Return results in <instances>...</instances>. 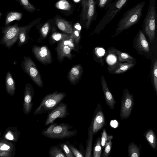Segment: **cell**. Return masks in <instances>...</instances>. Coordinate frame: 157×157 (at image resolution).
<instances>
[{
  "instance_id": "cell-1",
  "label": "cell",
  "mask_w": 157,
  "mask_h": 157,
  "mask_svg": "<svg viewBox=\"0 0 157 157\" xmlns=\"http://www.w3.org/2000/svg\"><path fill=\"white\" fill-rule=\"evenodd\" d=\"M41 133L49 139L62 140L76 135L77 131L67 123L58 124L54 122L44 128Z\"/></svg>"
},
{
  "instance_id": "cell-2",
  "label": "cell",
  "mask_w": 157,
  "mask_h": 157,
  "mask_svg": "<svg viewBox=\"0 0 157 157\" xmlns=\"http://www.w3.org/2000/svg\"><path fill=\"white\" fill-rule=\"evenodd\" d=\"M145 4L144 2H139L124 13L117 25L115 34L113 36L128 29L139 21L142 15Z\"/></svg>"
},
{
  "instance_id": "cell-3",
  "label": "cell",
  "mask_w": 157,
  "mask_h": 157,
  "mask_svg": "<svg viewBox=\"0 0 157 157\" xmlns=\"http://www.w3.org/2000/svg\"><path fill=\"white\" fill-rule=\"evenodd\" d=\"M157 18L156 0H150L143 24V31L148 36L150 43L153 41L155 37Z\"/></svg>"
},
{
  "instance_id": "cell-4",
  "label": "cell",
  "mask_w": 157,
  "mask_h": 157,
  "mask_svg": "<svg viewBox=\"0 0 157 157\" xmlns=\"http://www.w3.org/2000/svg\"><path fill=\"white\" fill-rule=\"evenodd\" d=\"M66 96L65 93L57 91L46 95L35 110L34 114L49 113L62 101Z\"/></svg>"
},
{
  "instance_id": "cell-5",
  "label": "cell",
  "mask_w": 157,
  "mask_h": 157,
  "mask_svg": "<svg viewBox=\"0 0 157 157\" xmlns=\"http://www.w3.org/2000/svg\"><path fill=\"white\" fill-rule=\"evenodd\" d=\"M128 0H116L112 2L106 13L96 27L93 33L95 34L99 33L126 5Z\"/></svg>"
},
{
  "instance_id": "cell-6",
  "label": "cell",
  "mask_w": 157,
  "mask_h": 157,
  "mask_svg": "<svg viewBox=\"0 0 157 157\" xmlns=\"http://www.w3.org/2000/svg\"><path fill=\"white\" fill-rule=\"evenodd\" d=\"M82 10L81 20L85 24L87 30L89 29L92 23L97 17L96 0H81Z\"/></svg>"
},
{
  "instance_id": "cell-7",
  "label": "cell",
  "mask_w": 157,
  "mask_h": 157,
  "mask_svg": "<svg viewBox=\"0 0 157 157\" xmlns=\"http://www.w3.org/2000/svg\"><path fill=\"white\" fill-rule=\"evenodd\" d=\"M21 28V26L19 27L18 23L1 27L3 36L0 40V44L4 45L8 49L11 48L17 42Z\"/></svg>"
},
{
  "instance_id": "cell-8",
  "label": "cell",
  "mask_w": 157,
  "mask_h": 157,
  "mask_svg": "<svg viewBox=\"0 0 157 157\" xmlns=\"http://www.w3.org/2000/svg\"><path fill=\"white\" fill-rule=\"evenodd\" d=\"M21 67L24 72L28 75L37 86L43 87V83L39 72L35 63L29 56L24 57Z\"/></svg>"
},
{
  "instance_id": "cell-9",
  "label": "cell",
  "mask_w": 157,
  "mask_h": 157,
  "mask_svg": "<svg viewBox=\"0 0 157 157\" xmlns=\"http://www.w3.org/2000/svg\"><path fill=\"white\" fill-rule=\"evenodd\" d=\"M133 104V95L130 93L127 89H125L123 93L120 108V117L121 120L127 119L130 117Z\"/></svg>"
},
{
  "instance_id": "cell-10",
  "label": "cell",
  "mask_w": 157,
  "mask_h": 157,
  "mask_svg": "<svg viewBox=\"0 0 157 157\" xmlns=\"http://www.w3.org/2000/svg\"><path fill=\"white\" fill-rule=\"evenodd\" d=\"M69 114L67 104L61 102L55 108L48 113L45 122V125L47 126L53 123L56 119L65 118Z\"/></svg>"
},
{
  "instance_id": "cell-11",
  "label": "cell",
  "mask_w": 157,
  "mask_h": 157,
  "mask_svg": "<svg viewBox=\"0 0 157 157\" xmlns=\"http://www.w3.org/2000/svg\"><path fill=\"white\" fill-rule=\"evenodd\" d=\"M1 136L0 132V157H14L16 151L15 144Z\"/></svg>"
},
{
  "instance_id": "cell-12",
  "label": "cell",
  "mask_w": 157,
  "mask_h": 157,
  "mask_svg": "<svg viewBox=\"0 0 157 157\" xmlns=\"http://www.w3.org/2000/svg\"><path fill=\"white\" fill-rule=\"evenodd\" d=\"M34 90L32 85L27 83L25 87L23 102V111L25 115H29L32 111L33 103Z\"/></svg>"
},
{
  "instance_id": "cell-13",
  "label": "cell",
  "mask_w": 157,
  "mask_h": 157,
  "mask_svg": "<svg viewBox=\"0 0 157 157\" xmlns=\"http://www.w3.org/2000/svg\"><path fill=\"white\" fill-rule=\"evenodd\" d=\"M32 50L35 57L41 63L48 64L52 62L50 52L46 47H40L34 45Z\"/></svg>"
},
{
  "instance_id": "cell-14",
  "label": "cell",
  "mask_w": 157,
  "mask_h": 157,
  "mask_svg": "<svg viewBox=\"0 0 157 157\" xmlns=\"http://www.w3.org/2000/svg\"><path fill=\"white\" fill-rule=\"evenodd\" d=\"M134 48L138 52L147 54L150 52V46L145 36L141 30L140 29L134 40Z\"/></svg>"
},
{
  "instance_id": "cell-15",
  "label": "cell",
  "mask_w": 157,
  "mask_h": 157,
  "mask_svg": "<svg viewBox=\"0 0 157 157\" xmlns=\"http://www.w3.org/2000/svg\"><path fill=\"white\" fill-rule=\"evenodd\" d=\"M41 19L40 18H38L30 22L29 25L21 26L17 41L18 47H21L28 42L29 39L28 35L29 32L33 26L40 22Z\"/></svg>"
},
{
  "instance_id": "cell-16",
  "label": "cell",
  "mask_w": 157,
  "mask_h": 157,
  "mask_svg": "<svg viewBox=\"0 0 157 157\" xmlns=\"http://www.w3.org/2000/svg\"><path fill=\"white\" fill-rule=\"evenodd\" d=\"M135 64L127 62L122 63L117 61L107 68L109 73L113 74H119L124 73L133 68Z\"/></svg>"
},
{
  "instance_id": "cell-17",
  "label": "cell",
  "mask_w": 157,
  "mask_h": 157,
  "mask_svg": "<svg viewBox=\"0 0 157 157\" xmlns=\"http://www.w3.org/2000/svg\"><path fill=\"white\" fill-rule=\"evenodd\" d=\"M107 53L109 54H113L117 56L118 61L125 62L136 64V61L135 58L128 53L121 52L113 47L109 48L107 50Z\"/></svg>"
},
{
  "instance_id": "cell-18",
  "label": "cell",
  "mask_w": 157,
  "mask_h": 157,
  "mask_svg": "<svg viewBox=\"0 0 157 157\" xmlns=\"http://www.w3.org/2000/svg\"><path fill=\"white\" fill-rule=\"evenodd\" d=\"M105 123V120L103 112L101 110L97 111L96 113H95L91 124L94 135L103 128Z\"/></svg>"
},
{
  "instance_id": "cell-19",
  "label": "cell",
  "mask_w": 157,
  "mask_h": 157,
  "mask_svg": "<svg viewBox=\"0 0 157 157\" xmlns=\"http://www.w3.org/2000/svg\"><path fill=\"white\" fill-rule=\"evenodd\" d=\"M100 79L106 102L110 109H113L116 103V101L109 89L103 75L101 76Z\"/></svg>"
},
{
  "instance_id": "cell-20",
  "label": "cell",
  "mask_w": 157,
  "mask_h": 157,
  "mask_svg": "<svg viewBox=\"0 0 157 157\" xmlns=\"http://www.w3.org/2000/svg\"><path fill=\"white\" fill-rule=\"evenodd\" d=\"M2 137L12 142L16 143L20 137V132L17 127L9 126L6 128Z\"/></svg>"
},
{
  "instance_id": "cell-21",
  "label": "cell",
  "mask_w": 157,
  "mask_h": 157,
  "mask_svg": "<svg viewBox=\"0 0 157 157\" xmlns=\"http://www.w3.org/2000/svg\"><path fill=\"white\" fill-rule=\"evenodd\" d=\"M6 89L7 94L12 97L15 93V82L10 72L7 71L5 79Z\"/></svg>"
},
{
  "instance_id": "cell-22",
  "label": "cell",
  "mask_w": 157,
  "mask_h": 157,
  "mask_svg": "<svg viewBox=\"0 0 157 157\" xmlns=\"http://www.w3.org/2000/svg\"><path fill=\"white\" fill-rule=\"evenodd\" d=\"M71 52L70 48L68 46L64 45L61 41L57 48V56L59 59L62 60L64 57L72 59V57Z\"/></svg>"
},
{
  "instance_id": "cell-23",
  "label": "cell",
  "mask_w": 157,
  "mask_h": 157,
  "mask_svg": "<svg viewBox=\"0 0 157 157\" xmlns=\"http://www.w3.org/2000/svg\"><path fill=\"white\" fill-rule=\"evenodd\" d=\"M56 24L61 31L68 34H71L73 28L72 25L67 21L59 17L55 19Z\"/></svg>"
},
{
  "instance_id": "cell-24",
  "label": "cell",
  "mask_w": 157,
  "mask_h": 157,
  "mask_svg": "<svg viewBox=\"0 0 157 157\" xmlns=\"http://www.w3.org/2000/svg\"><path fill=\"white\" fill-rule=\"evenodd\" d=\"M82 71L80 65H77L73 67L71 69L69 75L70 82L75 84L76 81L80 78Z\"/></svg>"
},
{
  "instance_id": "cell-25",
  "label": "cell",
  "mask_w": 157,
  "mask_h": 157,
  "mask_svg": "<svg viewBox=\"0 0 157 157\" xmlns=\"http://www.w3.org/2000/svg\"><path fill=\"white\" fill-rule=\"evenodd\" d=\"M88 139L86 141L85 157H91L93 139L94 135L91 124L88 129Z\"/></svg>"
},
{
  "instance_id": "cell-26",
  "label": "cell",
  "mask_w": 157,
  "mask_h": 157,
  "mask_svg": "<svg viewBox=\"0 0 157 157\" xmlns=\"http://www.w3.org/2000/svg\"><path fill=\"white\" fill-rule=\"evenodd\" d=\"M23 17V14L21 12L11 11L8 13L6 15L5 21V26L14 20L19 21Z\"/></svg>"
},
{
  "instance_id": "cell-27",
  "label": "cell",
  "mask_w": 157,
  "mask_h": 157,
  "mask_svg": "<svg viewBox=\"0 0 157 157\" xmlns=\"http://www.w3.org/2000/svg\"><path fill=\"white\" fill-rule=\"evenodd\" d=\"M151 80L154 90L157 94V61L155 58L151 65Z\"/></svg>"
},
{
  "instance_id": "cell-28",
  "label": "cell",
  "mask_w": 157,
  "mask_h": 157,
  "mask_svg": "<svg viewBox=\"0 0 157 157\" xmlns=\"http://www.w3.org/2000/svg\"><path fill=\"white\" fill-rule=\"evenodd\" d=\"M144 136L151 147L154 150H156L157 148L156 138L153 130H148L146 132Z\"/></svg>"
},
{
  "instance_id": "cell-29",
  "label": "cell",
  "mask_w": 157,
  "mask_h": 157,
  "mask_svg": "<svg viewBox=\"0 0 157 157\" xmlns=\"http://www.w3.org/2000/svg\"><path fill=\"white\" fill-rule=\"evenodd\" d=\"M49 154V157H66L59 144L51 147Z\"/></svg>"
},
{
  "instance_id": "cell-30",
  "label": "cell",
  "mask_w": 157,
  "mask_h": 157,
  "mask_svg": "<svg viewBox=\"0 0 157 157\" xmlns=\"http://www.w3.org/2000/svg\"><path fill=\"white\" fill-rule=\"evenodd\" d=\"M105 49L101 47H96L94 49V53L97 62L101 65H103L106 55Z\"/></svg>"
},
{
  "instance_id": "cell-31",
  "label": "cell",
  "mask_w": 157,
  "mask_h": 157,
  "mask_svg": "<svg viewBox=\"0 0 157 157\" xmlns=\"http://www.w3.org/2000/svg\"><path fill=\"white\" fill-rule=\"evenodd\" d=\"M128 151L129 157H139L140 156V149L137 145L133 142L129 144Z\"/></svg>"
},
{
  "instance_id": "cell-32",
  "label": "cell",
  "mask_w": 157,
  "mask_h": 157,
  "mask_svg": "<svg viewBox=\"0 0 157 157\" xmlns=\"http://www.w3.org/2000/svg\"><path fill=\"white\" fill-rule=\"evenodd\" d=\"M113 138L112 136H108V139L104 147L105 148L102 154V157H108L109 156L112 148V140Z\"/></svg>"
},
{
  "instance_id": "cell-33",
  "label": "cell",
  "mask_w": 157,
  "mask_h": 157,
  "mask_svg": "<svg viewBox=\"0 0 157 157\" xmlns=\"http://www.w3.org/2000/svg\"><path fill=\"white\" fill-rule=\"evenodd\" d=\"M18 2L20 5L26 10L33 12L36 10V8L29 1V0H15Z\"/></svg>"
},
{
  "instance_id": "cell-34",
  "label": "cell",
  "mask_w": 157,
  "mask_h": 157,
  "mask_svg": "<svg viewBox=\"0 0 157 157\" xmlns=\"http://www.w3.org/2000/svg\"><path fill=\"white\" fill-rule=\"evenodd\" d=\"M102 147L101 144V138L98 137L95 143L93 152V157H100L101 155Z\"/></svg>"
},
{
  "instance_id": "cell-35",
  "label": "cell",
  "mask_w": 157,
  "mask_h": 157,
  "mask_svg": "<svg viewBox=\"0 0 157 157\" xmlns=\"http://www.w3.org/2000/svg\"><path fill=\"white\" fill-rule=\"evenodd\" d=\"M65 143L70 148L74 157H83L84 156L83 155V153L78 149L74 145L71 144L68 141H66Z\"/></svg>"
},
{
  "instance_id": "cell-36",
  "label": "cell",
  "mask_w": 157,
  "mask_h": 157,
  "mask_svg": "<svg viewBox=\"0 0 157 157\" xmlns=\"http://www.w3.org/2000/svg\"><path fill=\"white\" fill-rule=\"evenodd\" d=\"M113 0H96V4L101 9L105 8L107 9L112 2Z\"/></svg>"
},
{
  "instance_id": "cell-37",
  "label": "cell",
  "mask_w": 157,
  "mask_h": 157,
  "mask_svg": "<svg viewBox=\"0 0 157 157\" xmlns=\"http://www.w3.org/2000/svg\"><path fill=\"white\" fill-rule=\"evenodd\" d=\"M59 145L61 147L66 157H74L70 148L65 143H59Z\"/></svg>"
},
{
  "instance_id": "cell-38",
  "label": "cell",
  "mask_w": 157,
  "mask_h": 157,
  "mask_svg": "<svg viewBox=\"0 0 157 157\" xmlns=\"http://www.w3.org/2000/svg\"><path fill=\"white\" fill-rule=\"evenodd\" d=\"M70 36V35H69L55 32L52 34V36L54 40L56 41H58L66 38Z\"/></svg>"
},
{
  "instance_id": "cell-39",
  "label": "cell",
  "mask_w": 157,
  "mask_h": 157,
  "mask_svg": "<svg viewBox=\"0 0 157 157\" xmlns=\"http://www.w3.org/2000/svg\"><path fill=\"white\" fill-rule=\"evenodd\" d=\"M50 26L48 22L45 23L42 26L40 29V32L42 36L45 38L47 36L49 30Z\"/></svg>"
},
{
  "instance_id": "cell-40",
  "label": "cell",
  "mask_w": 157,
  "mask_h": 157,
  "mask_svg": "<svg viewBox=\"0 0 157 157\" xmlns=\"http://www.w3.org/2000/svg\"><path fill=\"white\" fill-rule=\"evenodd\" d=\"M79 31L75 28L73 29L72 32L70 34L71 37L77 44L80 38Z\"/></svg>"
},
{
  "instance_id": "cell-41",
  "label": "cell",
  "mask_w": 157,
  "mask_h": 157,
  "mask_svg": "<svg viewBox=\"0 0 157 157\" xmlns=\"http://www.w3.org/2000/svg\"><path fill=\"white\" fill-rule=\"evenodd\" d=\"M108 137L106 129H104L103 131L101 138V144L102 148L104 147L108 139Z\"/></svg>"
},
{
  "instance_id": "cell-42",
  "label": "cell",
  "mask_w": 157,
  "mask_h": 157,
  "mask_svg": "<svg viewBox=\"0 0 157 157\" xmlns=\"http://www.w3.org/2000/svg\"><path fill=\"white\" fill-rule=\"evenodd\" d=\"M78 24V25H76L75 26V28L76 29H77L78 30L80 31V30L81 29V27L79 24Z\"/></svg>"
}]
</instances>
